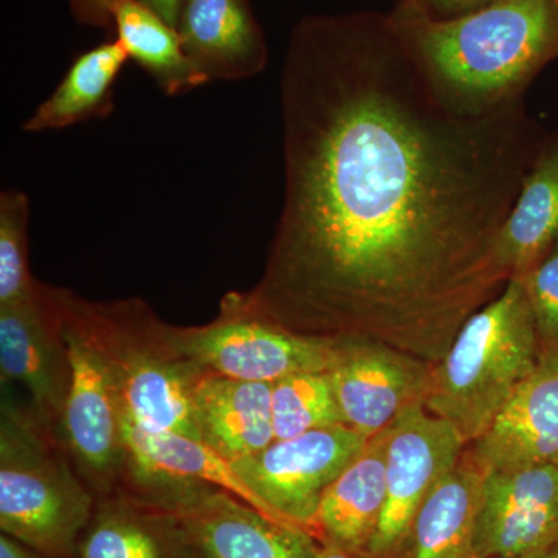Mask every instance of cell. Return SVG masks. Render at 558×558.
<instances>
[{
    "label": "cell",
    "instance_id": "2",
    "mask_svg": "<svg viewBox=\"0 0 558 558\" xmlns=\"http://www.w3.org/2000/svg\"><path fill=\"white\" fill-rule=\"evenodd\" d=\"M389 14L439 89L469 112L523 100L558 58V0H494L449 21L398 0Z\"/></svg>",
    "mask_w": 558,
    "mask_h": 558
},
{
    "label": "cell",
    "instance_id": "22",
    "mask_svg": "<svg viewBox=\"0 0 558 558\" xmlns=\"http://www.w3.org/2000/svg\"><path fill=\"white\" fill-rule=\"evenodd\" d=\"M112 28L130 60L145 70L168 97L209 84L183 49L178 28L137 0L113 2Z\"/></svg>",
    "mask_w": 558,
    "mask_h": 558
},
{
    "label": "cell",
    "instance_id": "14",
    "mask_svg": "<svg viewBox=\"0 0 558 558\" xmlns=\"http://www.w3.org/2000/svg\"><path fill=\"white\" fill-rule=\"evenodd\" d=\"M468 451L484 472L558 465V344L543 349L537 368Z\"/></svg>",
    "mask_w": 558,
    "mask_h": 558
},
{
    "label": "cell",
    "instance_id": "21",
    "mask_svg": "<svg viewBox=\"0 0 558 558\" xmlns=\"http://www.w3.org/2000/svg\"><path fill=\"white\" fill-rule=\"evenodd\" d=\"M128 61L126 50L116 38L78 54L53 94L24 121L22 131L36 134L106 119L113 110V86Z\"/></svg>",
    "mask_w": 558,
    "mask_h": 558
},
{
    "label": "cell",
    "instance_id": "30",
    "mask_svg": "<svg viewBox=\"0 0 558 558\" xmlns=\"http://www.w3.org/2000/svg\"><path fill=\"white\" fill-rule=\"evenodd\" d=\"M317 558H359L352 554L344 553V550L332 548V546L322 545L318 546Z\"/></svg>",
    "mask_w": 558,
    "mask_h": 558
},
{
    "label": "cell",
    "instance_id": "9",
    "mask_svg": "<svg viewBox=\"0 0 558 558\" xmlns=\"http://www.w3.org/2000/svg\"><path fill=\"white\" fill-rule=\"evenodd\" d=\"M366 436L348 425L275 439L259 453L231 462L267 517L317 538L323 495L365 447Z\"/></svg>",
    "mask_w": 558,
    "mask_h": 558
},
{
    "label": "cell",
    "instance_id": "1",
    "mask_svg": "<svg viewBox=\"0 0 558 558\" xmlns=\"http://www.w3.org/2000/svg\"><path fill=\"white\" fill-rule=\"evenodd\" d=\"M284 202L242 314L433 366L509 282L499 231L546 137L524 101L449 100L391 14L296 22L279 81Z\"/></svg>",
    "mask_w": 558,
    "mask_h": 558
},
{
    "label": "cell",
    "instance_id": "17",
    "mask_svg": "<svg viewBox=\"0 0 558 558\" xmlns=\"http://www.w3.org/2000/svg\"><path fill=\"white\" fill-rule=\"evenodd\" d=\"M78 558H197L170 510L128 490L102 495L78 545Z\"/></svg>",
    "mask_w": 558,
    "mask_h": 558
},
{
    "label": "cell",
    "instance_id": "16",
    "mask_svg": "<svg viewBox=\"0 0 558 558\" xmlns=\"http://www.w3.org/2000/svg\"><path fill=\"white\" fill-rule=\"evenodd\" d=\"M389 427L366 440L359 457L323 495L317 538L363 558L379 527L387 501Z\"/></svg>",
    "mask_w": 558,
    "mask_h": 558
},
{
    "label": "cell",
    "instance_id": "23",
    "mask_svg": "<svg viewBox=\"0 0 558 558\" xmlns=\"http://www.w3.org/2000/svg\"><path fill=\"white\" fill-rule=\"evenodd\" d=\"M275 439L344 425L332 380L326 373H300L271 384Z\"/></svg>",
    "mask_w": 558,
    "mask_h": 558
},
{
    "label": "cell",
    "instance_id": "12",
    "mask_svg": "<svg viewBox=\"0 0 558 558\" xmlns=\"http://www.w3.org/2000/svg\"><path fill=\"white\" fill-rule=\"evenodd\" d=\"M558 542V465L486 472L473 558H519Z\"/></svg>",
    "mask_w": 558,
    "mask_h": 558
},
{
    "label": "cell",
    "instance_id": "26",
    "mask_svg": "<svg viewBox=\"0 0 558 558\" xmlns=\"http://www.w3.org/2000/svg\"><path fill=\"white\" fill-rule=\"evenodd\" d=\"M405 2L432 20L449 21L483 9L494 0H405Z\"/></svg>",
    "mask_w": 558,
    "mask_h": 558
},
{
    "label": "cell",
    "instance_id": "3",
    "mask_svg": "<svg viewBox=\"0 0 558 558\" xmlns=\"http://www.w3.org/2000/svg\"><path fill=\"white\" fill-rule=\"evenodd\" d=\"M58 429L2 388L0 529L47 558H78L94 490L73 469Z\"/></svg>",
    "mask_w": 558,
    "mask_h": 558
},
{
    "label": "cell",
    "instance_id": "18",
    "mask_svg": "<svg viewBox=\"0 0 558 558\" xmlns=\"http://www.w3.org/2000/svg\"><path fill=\"white\" fill-rule=\"evenodd\" d=\"M199 439L230 462L267 449L275 440L271 384L205 374L194 392Z\"/></svg>",
    "mask_w": 558,
    "mask_h": 558
},
{
    "label": "cell",
    "instance_id": "13",
    "mask_svg": "<svg viewBox=\"0 0 558 558\" xmlns=\"http://www.w3.org/2000/svg\"><path fill=\"white\" fill-rule=\"evenodd\" d=\"M432 366L376 343L337 344L328 371L343 424L366 438L424 403Z\"/></svg>",
    "mask_w": 558,
    "mask_h": 558
},
{
    "label": "cell",
    "instance_id": "11",
    "mask_svg": "<svg viewBox=\"0 0 558 558\" xmlns=\"http://www.w3.org/2000/svg\"><path fill=\"white\" fill-rule=\"evenodd\" d=\"M0 373L2 384H20L36 413L61 433L72 369L60 288L39 282L32 299L0 306Z\"/></svg>",
    "mask_w": 558,
    "mask_h": 558
},
{
    "label": "cell",
    "instance_id": "29",
    "mask_svg": "<svg viewBox=\"0 0 558 558\" xmlns=\"http://www.w3.org/2000/svg\"><path fill=\"white\" fill-rule=\"evenodd\" d=\"M0 558H47L10 535H0Z\"/></svg>",
    "mask_w": 558,
    "mask_h": 558
},
{
    "label": "cell",
    "instance_id": "31",
    "mask_svg": "<svg viewBox=\"0 0 558 558\" xmlns=\"http://www.w3.org/2000/svg\"><path fill=\"white\" fill-rule=\"evenodd\" d=\"M519 558H558V542L549 548L538 550V553L527 554Z\"/></svg>",
    "mask_w": 558,
    "mask_h": 558
},
{
    "label": "cell",
    "instance_id": "4",
    "mask_svg": "<svg viewBox=\"0 0 558 558\" xmlns=\"http://www.w3.org/2000/svg\"><path fill=\"white\" fill-rule=\"evenodd\" d=\"M543 349L523 282L509 279L432 366L424 407L450 422L470 446L534 373Z\"/></svg>",
    "mask_w": 558,
    "mask_h": 558
},
{
    "label": "cell",
    "instance_id": "15",
    "mask_svg": "<svg viewBox=\"0 0 558 558\" xmlns=\"http://www.w3.org/2000/svg\"><path fill=\"white\" fill-rule=\"evenodd\" d=\"M183 49L209 83L253 78L269 47L250 0H183L178 21Z\"/></svg>",
    "mask_w": 558,
    "mask_h": 558
},
{
    "label": "cell",
    "instance_id": "5",
    "mask_svg": "<svg viewBox=\"0 0 558 558\" xmlns=\"http://www.w3.org/2000/svg\"><path fill=\"white\" fill-rule=\"evenodd\" d=\"M75 304L116 374L126 424L199 439L194 392L207 373L174 347L170 325L138 299Z\"/></svg>",
    "mask_w": 558,
    "mask_h": 558
},
{
    "label": "cell",
    "instance_id": "10",
    "mask_svg": "<svg viewBox=\"0 0 558 558\" xmlns=\"http://www.w3.org/2000/svg\"><path fill=\"white\" fill-rule=\"evenodd\" d=\"M468 444L446 418L424 403L389 425L387 501L379 527L363 558H400L411 523L433 488L457 468Z\"/></svg>",
    "mask_w": 558,
    "mask_h": 558
},
{
    "label": "cell",
    "instance_id": "20",
    "mask_svg": "<svg viewBox=\"0 0 558 558\" xmlns=\"http://www.w3.org/2000/svg\"><path fill=\"white\" fill-rule=\"evenodd\" d=\"M558 244V134L546 137L499 231L497 258L520 277Z\"/></svg>",
    "mask_w": 558,
    "mask_h": 558
},
{
    "label": "cell",
    "instance_id": "27",
    "mask_svg": "<svg viewBox=\"0 0 558 558\" xmlns=\"http://www.w3.org/2000/svg\"><path fill=\"white\" fill-rule=\"evenodd\" d=\"M113 2L116 0H69V5L78 24L110 31Z\"/></svg>",
    "mask_w": 558,
    "mask_h": 558
},
{
    "label": "cell",
    "instance_id": "25",
    "mask_svg": "<svg viewBox=\"0 0 558 558\" xmlns=\"http://www.w3.org/2000/svg\"><path fill=\"white\" fill-rule=\"evenodd\" d=\"M519 278L534 312L543 348L558 344V244ZM512 279V278H510Z\"/></svg>",
    "mask_w": 558,
    "mask_h": 558
},
{
    "label": "cell",
    "instance_id": "24",
    "mask_svg": "<svg viewBox=\"0 0 558 558\" xmlns=\"http://www.w3.org/2000/svg\"><path fill=\"white\" fill-rule=\"evenodd\" d=\"M31 201L17 190L0 194V306L22 303L38 292L28 263Z\"/></svg>",
    "mask_w": 558,
    "mask_h": 558
},
{
    "label": "cell",
    "instance_id": "28",
    "mask_svg": "<svg viewBox=\"0 0 558 558\" xmlns=\"http://www.w3.org/2000/svg\"><path fill=\"white\" fill-rule=\"evenodd\" d=\"M137 2L148 7L154 13L163 17L168 24H171L172 27L178 28L179 14L180 10H182L183 0H137Z\"/></svg>",
    "mask_w": 558,
    "mask_h": 558
},
{
    "label": "cell",
    "instance_id": "19",
    "mask_svg": "<svg viewBox=\"0 0 558 558\" xmlns=\"http://www.w3.org/2000/svg\"><path fill=\"white\" fill-rule=\"evenodd\" d=\"M484 475L465 450L422 502L400 558H473Z\"/></svg>",
    "mask_w": 558,
    "mask_h": 558
},
{
    "label": "cell",
    "instance_id": "7",
    "mask_svg": "<svg viewBox=\"0 0 558 558\" xmlns=\"http://www.w3.org/2000/svg\"><path fill=\"white\" fill-rule=\"evenodd\" d=\"M70 388L61 435L75 468L95 494L119 490L128 465L126 414L116 374L76 310L75 293L60 288Z\"/></svg>",
    "mask_w": 558,
    "mask_h": 558
},
{
    "label": "cell",
    "instance_id": "8",
    "mask_svg": "<svg viewBox=\"0 0 558 558\" xmlns=\"http://www.w3.org/2000/svg\"><path fill=\"white\" fill-rule=\"evenodd\" d=\"M174 347L213 376L275 384L300 373H326L337 344L307 339L263 319L242 314L222 300L218 318L204 326L170 325Z\"/></svg>",
    "mask_w": 558,
    "mask_h": 558
},
{
    "label": "cell",
    "instance_id": "6",
    "mask_svg": "<svg viewBox=\"0 0 558 558\" xmlns=\"http://www.w3.org/2000/svg\"><path fill=\"white\" fill-rule=\"evenodd\" d=\"M135 497L178 517L197 558H317L315 538L279 523L222 488L128 470Z\"/></svg>",
    "mask_w": 558,
    "mask_h": 558
}]
</instances>
